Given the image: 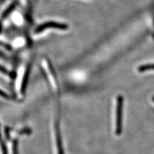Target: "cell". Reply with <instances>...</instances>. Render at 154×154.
<instances>
[{
    "label": "cell",
    "instance_id": "obj_1",
    "mask_svg": "<svg viewBox=\"0 0 154 154\" xmlns=\"http://www.w3.org/2000/svg\"><path fill=\"white\" fill-rule=\"evenodd\" d=\"M124 98L123 96L118 95L116 98V134L120 136L123 131V110Z\"/></svg>",
    "mask_w": 154,
    "mask_h": 154
},
{
    "label": "cell",
    "instance_id": "obj_2",
    "mask_svg": "<svg viewBox=\"0 0 154 154\" xmlns=\"http://www.w3.org/2000/svg\"><path fill=\"white\" fill-rule=\"evenodd\" d=\"M43 67H44L46 75L48 77V80L49 81L50 85H51L53 90H54L55 93H58L59 91V88L57 78L56 75L54 73L55 71L54 70V68H53V66L50 64L49 60L46 59L43 61Z\"/></svg>",
    "mask_w": 154,
    "mask_h": 154
},
{
    "label": "cell",
    "instance_id": "obj_3",
    "mask_svg": "<svg viewBox=\"0 0 154 154\" xmlns=\"http://www.w3.org/2000/svg\"><path fill=\"white\" fill-rule=\"evenodd\" d=\"M59 123H60V120L59 119V117H57V119H55V123H54V131H55V146L57 149V154H64Z\"/></svg>",
    "mask_w": 154,
    "mask_h": 154
},
{
    "label": "cell",
    "instance_id": "obj_4",
    "mask_svg": "<svg viewBox=\"0 0 154 154\" xmlns=\"http://www.w3.org/2000/svg\"><path fill=\"white\" fill-rule=\"evenodd\" d=\"M31 67L32 66L30 64H28L26 67L25 69L23 71V73L22 75V78L20 80V84H19V93H20L21 95H23L25 94V91L26 89V86L28 84V81L29 79V76H30V70H31Z\"/></svg>",
    "mask_w": 154,
    "mask_h": 154
},
{
    "label": "cell",
    "instance_id": "obj_5",
    "mask_svg": "<svg viewBox=\"0 0 154 154\" xmlns=\"http://www.w3.org/2000/svg\"><path fill=\"white\" fill-rule=\"evenodd\" d=\"M148 70H154V64H147L138 67L137 71L139 73H143Z\"/></svg>",
    "mask_w": 154,
    "mask_h": 154
},
{
    "label": "cell",
    "instance_id": "obj_6",
    "mask_svg": "<svg viewBox=\"0 0 154 154\" xmlns=\"http://www.w3.org/2000/svg\"><path fill=\"white\" fill-rule=\"evenodd\" d=\"M0 149H1L2 154H8L5 144V143L3 140L1 130H0Z\"/></svg>",
    "mask_w": 154,
    "mask_h": 154
},
{
    "label": "cell",
    "instance_id": "obj_7",
    "mask_svg": "<svg viewBox=\"0 0 154 154\" xmlns=\"http://www.w3.org/2000/svg\"><path fill=\"white\" fill-rule=\"evenodd\" d=\"M0 72H1L2 73L5 75L6 76H10L12 79H14V77H15V74H14L12 73H11V72L8 71L7 69H5V67H3L2 66H0Z\"/></svg>",
    "mask_w": 154,
    "mask_h": 154
},
{
    "label": "cell",
    "instance_id": "obj_8",
    "mask_svg": "<svg viewBox=\"0 0 154 154\" xmlns=\"http://www.w3.org/2000/svg\"><path fill=\"white\" fill-rule=\"evenodd\" d=\"M12 153L18 154V141L17 140H14L12 144Z\"/></svg>",
    "mask_w": 154,
    "mask_h": 154
},
{
    "label": "cell",
    "instance_id": "obj_9",
    "mask_svg": "<svg viewBox=\"0 0 154 154\" xmlns=\"http://www.w3.org/2000/svg\"><path fill=\"white\" fill-rule=\"evenodd\" d=\"M0 96H2V97H3L4 98H6V99L9 98V96L6 93H5L4 91H3L1 89H0Z\"/></svg>",
    "mask_w": 154,
    "mask_h": 154
},
{
    "label": "cell",
    "instance_id": "obj_10",
    "mask_svg": "<svg viewBox=\"0 0 154 154\" xmlns=\"http://www.w3.org/2000/svg\"><path fill=\"white\" fill-rule=\"evenodd\" d=\"M152 101H153V102H154V96H153V97H152Z\"/></svg>",
    "mask_w": 154,
    "mask_h": 154
}]
</instances>
